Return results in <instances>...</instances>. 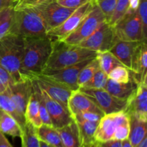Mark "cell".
Here are the masks:
<instances>
[{"label": "cell", "instance_id": "cell-15", "mask_svg": "<svg viewBox=\"0 0 147 147\" xmlns=\"http://www.w3.org/2000/svg\"><path fill=\"white\" fill-rule=\"evenodd\" d=\"M41 94L51 119L53 127L56 129H60L73 121V119L68 110L65 109L60 103L52 98L42 89H41Z\"/></svg>", "mask_w": 147, "mask_h": 147}, {"label": "cell", "instance_id": "cell-44", "mask_svg": "<svg viewBox=\"0 0 147 147\" xmlns=\"http://www.w3.org/2000/svg\"><path fill=\"white\" fill-rule=\"evenodd\" d=\"M0 147H12L4 134L0 131Z\"/></svg>", "mask_w": 147, "mask_h": 147}, {"label": "cell", "instance_id": "cell-38", "mask_svg": "<svg viewBox=\"0 0 147 147\" xmlns=\"http://www.w3.org/2000/svg\"><path fill=\"white\" fill-rule=\"evenodd\" d=\"M129 121L119 125L113 134V140L123 141L128 139L129 134Z\"/></svg>", "mask_w": 147, "mask_h": 147}, {"label": "cell", "instance_id": "cell-36", "mask_svg": "<svg viewBox=\"0 0 147 147\" xmlns=\"http://www.w3.org/2000/svg\"><path fill=\"white\" fill-rule=\"evenodd\" d=\"M104 116V114L100 113H97V112L94 111H86V112H82V113L76 114L73 116V120H76V119H81V120L88 121L91 122H97L99 123L101 118Z\"/></svg>", "mask_w": 147, "mask_h": 147}, {"label": "cell", "instance_id": "cell-32", "mask_svg": "<svg viewBox=\"0 0 147 147\" xmlns=\"http://www.w3.org/2000/svg\"><path fill=\"white\" fill-rule=\"evenodd\" d=\"M109 78L107 74L104 73L100 68L95 73L93 77L85 83L80 88L88 89H104Z\"/></svg>", "mask_w": 147, "mask_h": 147}, {"label": "cell", "instance_id": "cell-6", "mask_svg": "<svg viewBox=\"0 0 147 147\" xmlns=\"http://www.w3.org/2000/svg\"><path fill=\"white\" fill-rule=\"evenodd\" d=\"M104 21H106L105 16L94 2L90 11L82 20L78 27L63 41L70 45H78L89 37Z\"/></svg>", "mask_w": 147, "mask_h": 147}, {"label": "cell", "instance_id": "cell-30", "mask_svg": "<svg viewBox=\"0 0 147 147\" xmlns=\"http://www.w3.org/2000/svg\"><path fill=\"white\" fill-rule=\"evenodd\" d=\"M14 5L7 7L0 12V40L9 34L14 17Z\"/></svg>", "mask_w": 147, "mask_h": 147}, {"label": "cell", "instance_id": "cell-46", "mask_svg": "<svg viewBox=\"0 0 147 147\" xmlns=\"http://www.w3.org/2000/svg\"><path fill=\"white\" fill-rule=\"evenodd\" d=\"M121 147H133L129 139H124L121 142Z\"/></svg>", "mask_w": 147, "mask_h": 147}, {"label": "cell", "instance_id": "cell-28", "mask_svg": "<svg viewBox=\"0 0 147 147\" xmlns=\"http://www.w3.org/2000/svg\"><path fill=\"white\" fill-rule=\"evenodd\" d=\"M96 58L98 63L99 68L103 70L106 74H109L111 70L119 65H123L121 62L116 58L114 55L109 50L96 52Z\"/></svg>", "mask_w": 147, "mask_h": 147}, {"label": "cell", "instance_id": "cell-12", "mask_svg": "<svg viewBox=\"0 0 147 147\" xmlns=\"http://www.w3.org/2000/svg\"><path fill=\"white\" fill-rule=\"evenodd\" d=\"M129 121V116L123 111L105 114L96 128L94 134L95 141L103 143L112 140L117 126Z\"/></svg>", "mask_w": 147, "mask_h": 147}, {"label": "cell", "instance_id": "cell-1", "mask_svg": "<svg viewBox=\"0 0 147 147\" xmlns=\"http://www.w3.org/2000/svg\"><path fill=\"white\" fill-rule=\"evenodd\" d=\"M52 51V40L47 35L24 38L20 65L23 78H31L44 69Z\"/></svg>", "mask_w": 147, "mask_h": 147}, {"label": "cell", "instance_id": "cell-9", "mask_svg": "<svg viewBox=\"0 0 147 147\" xmlns=\"http://www.w3.org/2000/svg\"><path fill=\"white\" fill-rule=\"evenodd\" d=\"M79 90L88 96L104 114L124 111L126 109L127 100L118 98L104 89L79 88Z\"/></svg>", "mask_w": 147, "mask_h": 147}, {"label": "cell", "instance_id": "cell-31", "mask_svg": "<svg viewBox=\"0 0 147 147\" xmlns=\"http://www.w3.org/2000/svg\"><path fill=\"white\" fill-rule=\"evenodd\" d=\"M98 69V63L95 57L79 73L78 77V85L79 86V88H81L85 83H87Z\"/></svg>", "mask_w": 147, "mask_h": 147}, {"label": "cell", "instance_id": "cell-2", "mask_svg": "<svg viewBox=\"0 0 147 147\" xmlns=\"http://www.w3.org/2000/svg\"><path fill=\"white\" fill-rule=\"evenodd\" d=\"M96 55V52L93 50L68 44L63 40H54L52 41L51 53L43 70L64 68L93 58Z\"/></svg>", "mask_w": 147, "mask_h": 147}, {"label": "cell", "instance_id": "cell-16", "mask_svg": "<svg viewBox=\"0 0 147 147\" xmlns=\"http://www.w3.org/2000/svg\"><path fill=\"white\" fill-rule=\"evenodd\" d=\"M11 100L22 116H24L27 102L33 91L31 78L13 82L7 88Z\"/></svg>", "mask_w": 147, "mask_h": 147}, {"label": "cell", "instance_id": "cell-33", "mask_svg": "<svg viewBox=\"0 0 147 147\" xmlns=\"http://www.w3.org/2000/svg\"><path fill=\"white\" fill-rule=\"evenodd\" d=\"M108 78L118 83H128L131 78V76L129 69L123 65H119L111 70Z\"/></svg>", "mask_w": 147, "mask_h": 147}, {"label": "cell", "instance_id": "cell-11", "mask_svg": "<svg viewBox=\"0 0 147 147\" xmlns=\"http://www.w3.org/2000/svg\"><path fill=\"white\" fill-rule=\"evenodd\" d=\"M92 59L93 58L83 60L73 65L58 69V70H43L41 73L47 76L54 81L63 85L74 91L79 89V86L78 85V77L79 73Z\"/></svg>", "mask_w": 147, "mask_h": 147}, {"label": "cell", "instance_id": "cell-18", "mask_svg": "<svg viewBox=\"0 0 147 147\" xmlns=\"http://www.w3.org/2000/svg\"><path fill=\"white\" fill-rule=\"evenodd\" d=\"M68 110L72 117L86 111H94L104 114L96 103L79 89L72 92L68 100Z\"/></svg>", "mask_w": 147, "mask_h": 147}, {"label": "cell", "instance_id": "cell-13", "mask_svg": "<svg viewBox=\"0 0 147 147\" xmlns=\"http://www.w3.org/2000/svg\"><path fill=\"white\" fill-rule=\"evenodd\" d=\"M31 78L34 79L40 88L42 89L52 98L68 110V100L73 90L42 73L34 76Z\"/></svg>", "mask_w": 147, "mask_h": 147}, {"label": "cell", "instance_id": "cell-8", "mask_svg": "<svg viewBox=\"0 0 147 147\" xmlns=\"http://www.w3.org/2000/svg\"><path fill=\"white\" fill-rule=\"evenodd\" d=\"M94 2L95 1L93 0L76 9L60 25L49 30L47 35L52 41L64 40L78 27L82 20L90 11Z\"/></svg>", "mask_w": 147, "mask_h": 147}, {"label": "cell", "instance_id": "cell-40", "mask_svg": "<svg viewBox=\"0 0 147 147\" xmlns=\"http://www.w3.org/2000/svg\"><path fill=\"white\" fill-rule=\"evenodd\" d=\"M14 80L8 72L0 66V93L4 92Z\"/></svg>", "mask_w": 147, "mask_h": 147}, {"label": "cell", "instance_id": "cell-23", "mask_svg": "<svg viewBox=\"0 0 147 147\" xmlns=\"http://www.w3.org/2000/svg\"><path fill=\"white\" fill-rule=\"evenodd\" d=\"M0 131L12 137L21 138L22 129L11 116L0 109Z\"/></svg>", "mask_w": 147, "mask_h": 147}, {"label": "cell", "instance_id": "cell-27", "mask_svg": "<svg viewBox=\"0 0 147 147\" xmlns=\"http://www.w3.org/2000/svg\"><path fill=\"white\" fill-rule=\"evenodd\" d=\"M74 121L76 122L78 127L83 146L88 147L94 143L96 142L94 134L98 123L81 119H76Z\"/></svg>", "mask_w": 147, "mask_h": 147}, {"label": "cell", "instance_id": "cell-26", "mask_svg": "<svg viewBox=\"0 0 147 147\" xmlns=\"http://www.w3.org/2000/svg\"><path fill=\"white\" fill-rule=\"evenodd\" d=\"M39 140L45 142L53 147H64L57 129L48 125L42 124L36 129Z\"/></svg>", "mask_w": 147, "mask_h": 147}, {"label": "cell", "instance_id": "cell-42", "mask_svg": "<svg viewBox=\"0 0 147 147\" xmlns=\"http://www.w3.org/2000/svg\"><path fill=\"white\" fill-rule=\"evenodd\" d=\"M139 1L140 0H129V7L126 13H134L136 12L139 8Z\"/></svg>", "mask_w": 147, "mask_h": 147}, {"label": "cell", "instance_id": "cell-45", "mask_svg": "<svg viewBox=\"0 0 147 147\" xmlns=\"http://www.w3.org/2000/svg\"><path fill=\"white\" fill-rule=\"evenodd\" d=\"M11 5H14L12 0H0V12Z\"/></svg>", "mask_w": 147, "mask_h": 147}, {"label": "cell", "instance_id": "cell-4", "mask_svg": "<svg viewBox=\"0 0 147 147\" xmlns=\"http://www.w3.org/2000/svg\"><path fill=\"white\" fill-rule=\"evenodd\" d=\"M47 32L45 24L35 7L14 9L9 34L25 38L45 36Z\"/></svg>", "mask_w": 147, "mask_h": 147}, {"label": "cell", "instance_id": "cell-20", "mask_svg": "<svg viewBox=\"0 0 147 147\" xmlns=\"http://www.w3.org/2000/svg\"><path fill=\"white\" fill-rule=\"evenodd\" d=\"M137 86L138 83L132 78L128 83H118L109 79L104 90L118 98L127 100L136 90Z\"/></svg>", "mask_w": 147, "mask_h": 147}, {"label": "cell", "instance_id": "cell-7", "mask_svg": "<svg viewBox=\"0 0 147 147\" xmlns=\"http://www.w3.org/2000/svg\"><path fill=\"white\" fill-rule=\"evenodd\" d=\"M118 40L113 26L104 21L89 37L77 45L95 52L106 51L110 50Z\"/></svg>", "mask_w": 147, "mask_h": 147}, {"label": "cell", "instance_id": "cell-34", "mask_svg": "<svg viewBox=\"0 0 147 147\" xmlns=\"http://www.w3.org/2000/svg\"><path fill=\"white\" fill-rule=\"evenodd\" d=\"M129 0H118L114 11L108 22L110 25L113 26L126 13L129 7Z\"/></svg>", "mask_w": 147, "mask_h": 147}, {"label": "cell", "instance_id": "cell-48", "mask_svg": "<svg viewBox=\"0 0 147 147\" xmlns=\"http://www.w3.org/2000/svg\"><path fill=\"white\" fill-rule=\"evenodd\" d=\"M88 147H103V146H101L100 143H99V142H95L94 143L92 144L91 145H90V146Z\"/></svg>", "mask_w": 147, "mask_h": 147}, {"label": "cell", "instance_id": "cell-22", "mask_svg": "<svg viewBox=\"0 0 147 147\" xmlns=\"http://www.w3.org/2000/svg\"><path fill=\"white\" fill-rule=\"evenodd\" d=\"M129 118V140L132 146L136 147L146 136V121L140 120L133 116H128Z\"/></svg>", "mask_w": 147, "mask_h": 147}, {"label": "cell", "instance_id": "cell-21", "mask_svg": "<svg viewBox=\"0 0 147 147\" xmlns=\"http://www.w3.org/2000/svg\"><path fill=\"white\" fill-rule=\"evenodd\" d=\"M64 147H83L78 127L74 120L69 124L57 129Z\"/></svg>", "mask_w": 147, "mask_h": 147}, {"label": "cell", "instance_id": "cell-25", "mask_svg": "<svg viewBox=\"0 0 147 147\" xmlns=\"http://www.w3.org/2000/svg\"><path fill=\"white\" fill-rule=\"evenodd\" d=\"M24 117L26 121L31 123L34 128L38 129L42 125L40 115V105L34 90L30 95V97L26 106Z\"/></svg>", "mask_w": 147, "mask_h": 147}, {"label": "cell", "instance_id": "cell-47", "mask_svg": "<svg viewBox=\"0 0 147 147\" xmlns=\"http://www.w3.org/2000/svg\"><path fill=\"white\" fill-rule=\"evenodd\" d=\"M136 147H147V136H145Z\"/></svg>", "mask_w": 147, "mask_h": 147}, {"label": "cell", "instance_id": "cell-19", "mask_svg": "<svg viewBox=\"0 0 147 147\" xmlns=\"http://www.w3.org/2000/svg\"><path fill=\"white\" fill-rule=\"evenodd\" d=\"M139 42H140L123 41L118 40L109 51L113 53L121 63L130 71L131 69L134 53Z\"/></svg>", "mask_w": 147, "mask_h": 147}, {"label": "cell", "instance_id": "cell-50", "mask_svg": "<svg viewBox=\"0 0 147 147\" xmlns=\"http://www.w3.org/2000/svg\"><path fill=\"white\" fill-rule=\"evenodd\" d=\"M19 1V0H12V1H13V2H17V1Z\"/></svg>", "mask_w": 147, "mask_h": 147}, {"label": "cell", "instance_id": "cell-29", "mask_svg": "<svg viewBox=\"0 0 147 147\" xmlns=\"http://www.w3.org/2000/svg\"><path fill=\"white\" fill-rule=\"evenodd\" d=\"M20 139L22 140V147H40L36 128L29 122L26 121L22 128V135Z\"/></svg>", "mask_w": 147, "mask_h": 147}, {"label": "cell", "instance_id": "cell-49", "mask_svg": "<svg viewBox=\"0 0 147 147\" xmlns=\"http://www.w3.org/2000/svg\"><path fill=\"white\" fill-rule=\"evenodd\" d=\"M40 147H53V146H50V145L46 144L45 142H42V141H40Z\"/></svg>", "mask_w": 147, "mask_h": 147}, {"label": "cell", "instance_id": "cell-5", "mask_svg": "<svg viewBox=\"0 0 147 147\" xmlns=\"http://www.w3.org/2000/svg\"><path fill=\"white\" fill-rule=\"evenodd\" d=\"M113 27L115 34L119 40L146 42L147 37L144 32L142 22L137 11L126 13Z\"/></svg>", "mask_w": 147, "mask_h": 147}, {"label": "cell", "instance_id": "cell-35", "mask_svg": "<svg viewBox=\"0 0 147 147\" xmlns=\"http://www.w3.org/2000/svg\"><path fill=\"white\" fill-rule=\"evenodd\" d=\"M118 0H95V2L100 8L103 15L105 16L106 21L109 22L114 11Z\"/></svg>", "mask_w": 147, "mask_h": 147}, {"label": "cell", "instance_id": "cell-24", "mask_svg": "<svg viewBox=\"0 0 147 147\" xmlns=\"http://www.w3.org/2000/svg\"><path fill=\"white\" fill-rule=\"evenodd\" d=\"M0 109L12 116L21 126L22 129L26 123L25 117L22 116L17 110L15 104L10 97L8 89L0 93Z\"/></svg>", "mask_w": 147, "mask_h": 147}, {"label": "cell", "instance_id": "cell-17", "mask_svg": "<svg viewBox=\"0 0 147 147\" xmlns=\"http://www.w3.org/2000/svg\"><path fill=\"white\" fill-rule=\"evenodd\" d=\"M131 78L138 83L147 82V45L144 42L138 43L132 57Z\"/></svg>", "mask_w": 147, "mask_h": 147}, {"label": "cell", "instance_id": "cell-3", "mask_svg": "<svg viewBox=\"0 0 147 147\" xmlns=\"http://www.w3.org/2000/svg\"><path fill=\"white\" fill-rule=\"evenodd\" d=\"M23 49L24 37L9 34L0 40V66L8 72L14 82L24 80L20 71Z\"/></svg>", "mask_w": 147, "mask_h": 147}, {"label": "cell", "instance_id": "cell-41", "mask_svg": "<svg viewBox=\"0 0 147 147\" xmlns=\"http://www.w3.org/2000/svg\"><path fill=\"white\" fill-rule=\"evenodd\" d=\"M90 1L93 0H56V1L60 5L67 8L72 9L78 8Z\"/></svg>", "mask_w": 147, "mask_h": 147}, {"label": "cell", "instance_id": "cell-43", "mask_svg": "<svg viewBox=\"0 0 147 147\" xmlns=\"http://www.w3.org/2000/svg\"><path fill=\"white\" fill-rule=\"evenodd\" d=\"M121 142L122 141L112 139L103 143H100V144L103 147H121Z\"/></svg>", "mask_w": 147, "mask_h": 147}, {"label": "cell", "instance_id": "cell-10", "mask_svg": "<svg viewBox=\"0 0 147 147\" xmlns=\"http://www.w3.org/2000/svg\"><path fill=\"white\" fill-rule=\"evenodd\" d=\"M35 8L40 12L47 32L60 25L76 9L63 7L56 0L47 1Z\"/></svg>", "mask_w": 147, "mask_h": 147}, {"label": "cell", "instance_id": "cell-14", "mask_svg": "<svg viewBox=\"0 0 147 147\" xmlns=\"http://www.w3.org/2000/svg\"><path fill=\"white\" fill-rule=\"evenodd\" d=\"M125 113L147 121V82L138 84L136 90L128 98Z\"/></svg>", "mask_w": 147, "mask_h": 147}, {"label": "cell", "instance_id": "cell-37", "mask_svg": "<svg viewBox=\"0 0 147 147\" xmlns=\"http://www.w3.org/2000/svg\"><path fill=\"white\" fill-rule=\"evenodd\" d=\"M137 14L142 22L144 32L147 37V0H140Z\"/></svg>", "mask_w": 147, "mask_h": 147}, {"label": "cell", "instance_id": "cell-39", "mask_svg": "<svg viewBox=\"0 0 147 147\" xmlns=\"http://www.w3.org/2000/svg\"><path fill=\"white\" fill-rule=\"evenodd\" d=\"M52 0H19L17 1V4L14 5V9L22 8H31L36 7L42 4Z\"/></svg>", "mask_w": 147, "mask_h": 147}]
</instances>
